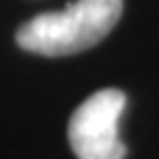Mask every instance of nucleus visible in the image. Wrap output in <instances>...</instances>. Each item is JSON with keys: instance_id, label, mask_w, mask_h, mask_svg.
I'll return each instance as SVG.
<instances>
[{"instance_id": "f257e3e1", "label": "nucleus", "mask_w": 159, "mask_h": 159, "mask_svg": "<svg viewBox=\"0 0 159 159\" xmlns=\"http://www.w3.org/2000/svg\"><path fill=\"white\" fill-rule=\"evenodd\" d=\"M122 15V0H77L57 12H42L20 25L15 40L22 50L62 57L82 52L109 35Z\"/></svg>"}, {"instance_id": "f03ea898", "label": "nucleus", "mask_w": 159, "mask_h": 159, "mask_svg": "<svg viewBox=\"0 0 159 159\" xmlns=\"http://www.w3.org/2000/svg\"><path fill=\"white\" fill-rule=\"evenodd\" d=\"M127 97L117 87H104L87 97L72 114L67 137L77 159H124L127 147L119 139V117Z\"/></svg>"}]
</instances>
